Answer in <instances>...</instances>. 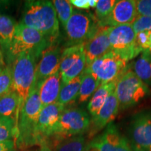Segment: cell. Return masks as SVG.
<instances>
[{
  "label": "cell",
  "instance_id": "6da1fadb",
  "mask_svg": "<svg viewBox=\"0 0 151 151\" xmlns=\"http://www.w3.org/2000/svg\"><path fill=\"white\" fill-rule=\"evenodd\" d=\"M20 22L40 32L50 45H55L60 35V24L52 1H26Z\"/></svg>",
  "mask_w": 151,
  "mask_h": 151
},
{
  "label": "cell",
  "instance_id": "7a4b0ae2",
  "mask_svg": "<svg viewBox=\"0 0 151 151\" xmlns=\"http://www.w3.org/2000/svg\"><path fill=\"white\" fill-rule=\"evenodd\" d=\"M42 108L39 90L35 85L18 117L17 134L14 140L17 149H24L39 145L37 126Z\"/></svg>",
  "mask_w": 151,
  "mask_h": 151
},
{
  "label": "cell",
  "instance_id": "3957f363",
  "mask_svg": "<svg viewBox=\"0 0 151 151\" xmlns=\"http://www.w3.org/2000/svg\"><path fill=\"white\" fill-rule=\"evenodd\" d=\"M38 58L35 52H26L20 54L13 61L11 90L16 92L19 97L18 120L22 107L35 85L36 60Z\"/></svg>",
  "mask_w": 151,
  "mask_h": 151
},
{
  "label": "cell",
  "instance_id": "277c9868",
  "mask_svg": "<svg viewBox=\"0 0 151 151\" xmlns=\"http://www.w3.org/2000/svg\"><path fill=\"white\" fill-rule=\"evenodd\" d=\"M50 46L52 45H50L48 39L42 33L19 22L7 54L9 59L13 61L26 52H33L39 57L45 49Z\"/></svg>",
  "mask_w": 151,
  "mask_h": 151
},
{
  "label": "cell",
  "instance_id": "5b68a950",
  "mask_svg": "<svg viewBox=\"0 0 151 151\" xmlns=\"http://www.w3.org/2000/svg\"><path fill=\"white\" fill-rule=\"evenodd\" d=\"M114 92L120 109L124 110L138 104L148 95L150 90L133 71L127 69L117 81Z\"/></svg>",
  "mask_w": 151,
  "mask_h": 151
},
{
  "label": "cell",
  "instance_id": "8992f818",
  "mask_svg": "<svg viewBox=\"0 0 151 151\" xmlns=\"http://www.w3.org/2000/svg\"><path fill=\"white\" fill-rule=\"evenodd\" d=\"M127 69V62L111 50L92 62L84 71L92 74L100 85H102L118 81Z\"/></svg>",
  "mask_w": 151,
  "mask_h": 151
},
{
  "label": "cell",
  "instance_id": "52a82bcc",
  "mask_svg": "<svg viewBox=\"0 0 151 151\" xmlns=\"http://www.w3.org/2000/svg\"><path fill=\"white\" fill-rule=\"evenodd\" d=\"M97 20L90 13L73 10L65 27L69 46L86 43L99 28Z\"/></svg>",
  "mask_w": 151,
  "mask_h": 151
},
{
  "label": "cell",
  "instance_id": "ba28073f",
  "mask_svg": "<svg viewBox=\"0 0 151 151\" xmlns=\"http://www.w3.org/2000/svg\"><path fill=\"white\" fill-rule=\"evenodd\" d=\"M90 126V118L86 111L79 108L65 109L51 137H69L83 135L88 132Z\"/></svg>",
  "mask_w": 151,
  "mask_h": 151
},
{
  "label": "cell",
  "instance_id": "9c48e42d",
  "mask_svg": "<svg viewBox=\"0 0 151 151\" xmlns=\"http://www.w3.org/2000/svg\"><path fill=\"white\" fill-rule=\"evenodd\" d=\"M109 39L111 50L124 61L127 62L140 53L136 46V33L130 24L109 27Z\"/></svg>",
  "mask_w": 151,
  "mask_h": 151
},
{
  "label": "cell",
  "instance_id": "30bf717a",
  "mask_svg": "<svg viewBox=\"0 0 151 151\" xmlns=\"http://www.w3.org/2000/svg\"><path fill=\"white\" fill-rule=\"evenodd\" d=\"M129 146L133 151H151V111L137 113L129 127Z\"/></svg>",
  "mask_w": 151,
  "mask_h": 151
},
{
  "label": "cell",
  "instance_id": "8fae6325",
  "mask_svg": "<svg viewBox=\"0 0 151 151\" xmlns=\"http://www.w3.org/2000/svg\"><path fill=\"white\" fill-rule=\"evenodd\" d=\"M88 148L95 151H132L129 141L113 123L109 124L102 133L90 141Z\"/></svg>",
  "mask_w": 151,
  "mask_h": 151
},
{
  "label": "cell",
  "instance_id": "7c38bea8",
  "mask_svg": "<svg viewBox=\"0 0 151 151\" xmlns=\"http://www.w3.org/2000/svg\"><path fill=\"white\" fill-rule=\"evenodd\" d=\"M65 109V106L56 101L41 109L37 126L39 144L53 134L60 115Z\"/></svg>",
  "mask_w": 151,
  "mask_h": 151
},
{
  "label": "cell",
  "instance_id": "4fadbf2b",
  "mask_svg": "<svg viewBox=\"0 0 151 151\" xmlns=\"http://www.w3.org/2000/svg\"><path fill=\"white\" fill-rule=\"evenodd\" d=\"M62 52L61 48L56 44L48 47L41 52V59L36 69V87L59 71Z\"/></svg>",
  "mask_w": 151,
  "mask_h": 151
},
{
  "label": "cell",
  "instance_id": "5bb4252c",
  "mask_svg": "<svg viewBox=\"0 0 151 151\" xmlns=\"http://www.w3.org/2000/svg\"><path fill=\"white\" fill-rule=\"evenodd\" d=\"M138 16L136 1H117L110 15L103 21L98 22L99 26L116 27L122 24H131Z\"/></svg>",
  "mask_w": 151,
  "mask_h": 151
},
{
  "label": "cell",
  "instance_id": "9a60e30c",
  "mask_svg": "<svg viewBox=\"0 0 151 151\" xmlns=\"http://www.w3.org/2000/svg\"><path fill=\"white\" fill-rule=\"evenodd\" d=\"M114 91L109 96L97 115L90 120V126L88 130L90 137H93L98 132L112 123L116 118L120 110V104Z\"/></svg>",
  "mask_w": 151,
  "mask_h": 151
},
{
  "label": "cell",
  "instance_id": "2e32d148",
  "mask_svg": "<svg viewBox=\"0 0 151 151\" xmlns=\"http://www.w3.org/2000/svg\"><path fill=\"white\" fill-rule=\"evenodd\" d=\"M109 27L99 26L94 35L84 43L86 67L111 50L109 39Z\"/></svg>",
  "mask_w": 151,
  "mask_h": 151
},
{
  "label": "cell",
  "instance_id": "e0dca14e",
  "mask_svg": "<svg viewBox=\"0 0 151 151\" xmlns=\"http://www.w3.org/2000/svg\"><path fill=\"white\" fill-rule=\"evenodd\" d=\"M37 88L43 107L58 101L62 88L61 74L60 71L45 79Z\"/></svg>",
  "mask_w": 151,
  "mask_h": 151
},
{
  "label": "cell",
  "instance_id": "ac0fdd59",
  "mask_svg": "<svg viewBox=\"0 0 151 151\" xmlns=\"http://www.w3.org/2000/svg\"><path fill=\"white\" fill-rule=\"evenodd\" d=\"M52 151H85L88 149V143L83 135L69 137H49L46 139Z\"/></svg>",
  "mask_w": 151,
  "mask_h": 151
},
{
  "label": "cell",
  "instance_id": "d6986e66",
  "mask_svg": "<svg viewBox=\"0 0 151 151\" xmlns=\"http://www.w3.org/2000/svg\"><path fill=\"white\" fill-rule=\"evenodd\" d=\"M116 83L117 81H114L109 83L100 85L97 90L94 92L88 104V110L92 118L97 115L104 104L109 96L111 92L114 91Z\"/></svg>",
  "mask_w": 151,
  "mask_h": 151
},
{
  "label": "cell",
  "instance_id": "ffe728a7",
  "mask_svg": "<svg viewBox=\"0 0 151 151\" xmlns=\"http://www.w3.org/2000/svg\"><path fill=\"white\" fill-rule=\"evenodd\" d=\"M19 97L16 92L11 90L0 97V116L11 118L18 121Z\"/></svg>",
  "mask_w": 151,
  "mask_h": 151
},
{
  "label": "cell",
  "instance_id": "44dd1931",
  "mask_svg": "<svg viewBox=\"0 0 151 151\" xmlns=\"http://www.w3.org/2000/svg\"><path fill=\"white\" fill-rule=\"evenodd\" d=\"M17 24L11 17L0 15V44L6 52L14 37Z\"/></svg>",
  "mask_w": 151,
  "mask_h": 151
},
{
  "label": "cell",
  "instance_id": "7402d4cb",
  "mask_svg": "<svg viewBox=\"0 0 151 151\" xmlns=\"http://www.w3.org/2000/svg\"><path fill=\"white\" fill-rule=\"evenodd\" d=\"M81 80H82V74L73 79L69 83L62 86L58 102L65 106L73 102L78 97Z\"/></svg>",
  "mask_w": 151,
  "mask_h": 151
},
{
  "label": "cell",
  "instance_id": "603a6c76",
  "mask_svg": "<svg viewBox=\"0 0 151 151\" xmlns=\"http://www.w3.org/2000/svg\"><path fill=\"white\" fill-rule=\"evenodd\" d=\"M83 52H84V43L65 48L62 51L60 58L59 69L60 74L67 71L71 66L74 65Z\"/></svg>",
  "mask_w": 151,
  "mask_h": 151
},
{
  "label": "cell",
  "instance_id": "cb8c5ba5",
  "mask_svg": "<svg viewBox=\"0 0 151 151\" xmlns=\"http://www.w3.org/2000/svg\"><path fill=\"white\" fill-rule=\"evenodd\" d=\"M100 83L90 73L83 71L79 90L78 101L80 104L85 103L92 97L94 92L99 88Z\"/></svg>",
  "mask_w": 151,
  "mask_h": 151
},
{
  "label": "cell",
  "instance_id": "d4e9b609",
  "mask_svg": "<svg viewBox=\"0 0 151 151\" xmlns=\"http://www.w3.org/2000/svg\"><path fill=\"white\" fill-rule=\"evenodd\" d=\"M133 67L135 74L148 86L151 85V60L141 55Z\"/></svg>",
  "mask_w": 151,
  "mask_h": 151
},
{
  "label": "cell",
  "instance_id": "484cf974",
  "mask_svg": "<svg viewBox=\"0 0 151 151\" xmlns=\"http://www.w3.org/2000/svg\"><path fill=\"white\" fill-rule=\"evenodd\" d=\"M86 67V54L83 52L79 57V58L76 62V63L73 66L69 68L65 72L62 73L61 74V81L62 86L69 83L71 81L74 79L82 74Z\"/></svg>",
  "mask_w": 151,
  "mask_h": 151
},
{
  "label": "cell",
  "instance_id": "4316f807",
  "mask_svg": "<svg viewBox=\"0 0 151 151\" xmlns=\"http://www.w3.org/2000/svg\"><path fill=\"white\" fill-rule=\"evenodd\" d=\"M17 134L16 121L11 118L0 116V142L15 140Z\"/></svg>",
  "mask_w": 151,
  "mask_h": 151
},
{
  "label": "cell",
  "instance_id": "83f0119b",
  "mask_svg": "<svg viewBox=\"0 0 151 151\" xmlns=\"http://www.w3.org/2000/svg\"><path fill=\"white\" fill-rule=\"evenodd\" d=\"M57 14L58 20L61 22L62 27L65 28L67 22L72 16L73 7L69 1L67 0H54L52 1Z\"/></svg>",
  "mask_w": 151,
  "mask_h": 151
},
{
  "label": "cell",
  "instance_id": "f1b7e54d",
  "mask_svg": "<svg viewBox=\"0 0 151 151\" xmlns=\"http://www.w3.org/2000/svg\"><path fill=\"white\" fill-rule=\"evenodd\" d=\"M116 0H99L95 8V18L98 22L105 20L112 11L116 3Z\"/></svg>",
  "mask_w": 151,
  "mask_h": 151
},
{
  "label": "cell",
  "instance_id": "f546056e",
  "mask_svg": "<svg viewBox=\"0 0 151 151\" xmlns=\"http://www.w3.org/2000/svg\"><path fill=\"white\" fill-rule=\"evenodd\" d=\"M12 88V72L11 68L6 66L0 71V97L8 93Z\"/></svg>",
  "mask_w": 151,
  "mask_h": 151
},
{
  "label": "cell",
  "instance_id": "4dcf8cb0",
  "mask_svg": "<svg viewBox=\"0 0 151 151\" xmlns=\"http://www.w3.org/2000/svg\"><path fill=\"white\" fill-rule=\"evenodd\" d=\"M151 46V32L144 31L136 34V46L138 51L143 52Z\"/></svg>",
  "mask_w": 151,
  "mask_h": 151
},
{
  "label": "cell",
  "instance_id": "1f68e13d",
  "mask_svg": "<svg viewBox=\"0 0 151 151\" xmlns=\"http://www.w3.org/2000/svg\"><path fill=\"white\" fill-rule=\"evenodd\" d=\"M131 25L136 34L144 31L151 32V17L138 15Z\"/></svg>",
  "mask_w": 151,
  "mask_h": 151
},
{
  "label": "cell",
  "instance_id": "d6a6232c",
  "mask_svg": "<svg viewBox=\"0 0 151 151\" xmlns=\"http://www.w3.org/2000/svg\"><path fill=\"white\" fill-rule=\"evenodd\" d=\"M138 15L151 17V0L136 1Z\"/></svg>",
  "mask_w": 151,
  "mask_h": 151
},
{
  "label": "cell",
  "instance_id": "836d02e7",
  "mask_svg": "<svg viewBox=\"0 0 151 151\" xmlns=\"http://www.w3.org/2000/svg\"><path fill=\"white\" fill-rule=\"evenodd\" d=\"M71 4L78 9H89V0H70Z\"/></svg>",
  "mask_w": 151,
  "mask_h": 151
},
{
  "label": "cell",
  "instance_id": "e575fe53",
  "mask_svg": "<svg viewBox=\"0 0 151 151\" xmlns=\"http://www.w3.org/2000/svg\"><path fill=\"white\" fill-rule=\"evenodd\" d=\"M16 144L14 140L0 142V151H15Z\"/></svg>",
  "mask_w": 151,
  "mask_h": 151
},
{
  "label": "cell",
  "instance_id": "d590c367",
  "mask_svg": "<svg viewBox=\"0 0 151 151\" xmlns=\"http://www.w3.org/2000/svg\"><path fill=\"white\" fill-rule=\"evenodd\" d=\"M39 147H40V151H52L46 140L41 141L39 144Z\"/></svg>",
  "mask_w": 151,
  "mask_h": 151
},
{
  "label": "cell",
  "instance_id": "8d00e7d4",
  "mask_svg": "<svg viewBox=\"0 0 151 151\" xmlns=\"http://www.w3.org/2000/svg\"><path fill=\"white\" fill-rule=\"evenodd\" d=\"M15 151H40V147L39 146H35L24 149H16Z\"/></svg>",
  "mask_w": 151,
  "mask_h": 151
},
{
  "label": "cell",
  "instance_id": "74e56055",
  "mask_svg": "<svg viewBox=\"0 0 151 151\" xmlns=\"http://www.w3.org/2000/svg\"><path fill=\"white\" fill-rule=\"evenodd\" d=\"M141 55L145 57V58H148V59L151 60V46L150 48H149L148 50H146V51L143 52V53Z\"/></svg>",
  "mask_w": 151,
  "mask_h": 151
},
{
  "label": "cell",
  "instance_id": "f35d334b",
  "mask_svg": "<svg viewBox=\"0 0 151 151\" xmlns=\"http://www.w3.org/2000/svg\"><path fill=\"white\" fill-rule=\"evenodd\" d=\"M97 0H89V5H90V8H96L97 5Z\"/></svg>",
  "mask_w": 151,
  "mask_h": 151
},
{
  "label": "cell",
  "instance_id": "ab89813d",
  "mask_svg": "<svg viewBox=\"0 0 151 151\" xmlns=\"http://www.w3.org/2000/svg\"><path fill=\"white\" fill-rule=\"evenodd\" d=\"M0 65H1L4 67H6L4 60L3 53H2V51H1V48H0Z\"/></svg>",
  "mask_w": 151,
  "mask_h": 151
},
{
  "label": "cell",
  "instance_id": "60d3db41",
  "mask_svg": "<svg viewBox=\"0 0 151 151\" xmlns=\"http://www.w3.org/2000/svg\"><path fill=\"white\" fill-rule=\"evenodd\" d=\"M85 151H95L94 150H93V149H91V148H88V149H87L86 150H85Z\"/></svg>",
  "mask_w": 151,
  "mask_h": 151
},
{
  "label": "cell",
  "instance_id": "b9f144b4",
  "mask_svg": "<svg viewBox=\"0 0 151 151\" xmlns=\"http://www.w3.org/2000/svg\"><path fill=\"white\" fill-rule=\"evenodd\" d=\"M4 67H2V66H1V65H0V71H1V70H2V69H4Z\"/></svg>",
  "mask_w": 151,
  "mask_h": 151
}]
</instances>
